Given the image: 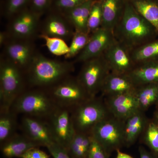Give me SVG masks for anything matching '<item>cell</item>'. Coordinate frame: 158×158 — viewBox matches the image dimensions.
<instances>
[{
	"label": "cell",
	"instance_id": "cell-1",
	"mask_svg": "<svg viewBox=\"0 0 158 158\" xmlns=\"http://www.w3.org/2000/svg\"><path fill=\"white\" fill-rule=\"evenodd\" d=\"M116 40L130 51L158 38L155 28L127 0L123 14L114 31Z\"/></svg>",
	"mask_w": 158,
	"mask_h": 158
},
{
	"label": "cell",
	"instance_id": "cell-2",
	"mask_svg": "<svg viewBox=\"0 0 158 158\" xmlns=\"http://www.w3.org/2000/svg\"><path fill=\"white\" fill-rule=\"evenodd\" d=\"M74 69L71 62L52 60L35 54L25 72L31 86L48 89L68 77Z\"/></svg>",
	"mask_w": 158,
	"mask_h": 158
},
{
	"label": "cell",
	"instance_id": "cell-3",
	"mask_svg": "<svg viewBox=\"0 0 158 158\" xmlns=\"http://www.w3.org/2000/svg\"><path fill=\"white\" fill-rule=\"evenodd\" d=\"M46 89L25 90L15 101L11 110L17 114L46 120L58 107Z\"/></svg>",
	"mask_w": 158,
	"mask_h": 158
},
{
	"label": "cell",
	"instance_id": "cell-4",
	"mask_svg": "<svg viewBox=\"0 0 158 158\" xmlns=\"http://www.w3.org/2000/svg\"><path fill=\"white\" fill-rule=\"evenodd\" d=\"M23 71L6 58L0 62V111L11 110L15 101L25 90Z\"/></svg>",
	"mask_w": 158,
	"mask_h": 158
},
{
	"label": "cell",
	"instance_id": "cell-5",
	"mask_svg": "<svg viewBox=\"0 0 158 158\" xmlns=\"http://www.w3.org/2000/svg\"><path fill=\"white\" fill-rule=\"evenodd\" d=\"M76 132L90 135L96 125L110 115L104 99L95 97L71 109Z\"/></svg>",
	"mask_w": 158,
	"mask_h": 158
},
{
	"label": "cell",
	"instance_id": "cell-6",
	"mask_svg": "<svg viewBox=\"0 0 158 158\" xmlns=\"http://www.w3.org/2000/svg\"><path fill=\"white\" fill-rule=\"evenodd\" d=\"M110 67L104 55L83 62L77 77L90 98L95 97L106 77L110 73Z\"/></svg>",
	"mask_w": 158,
	"mask_h": 158
},
{
	"label": "cell",
	"instance_id": "cell-7",
	"mask_svg": "<svg viewBox=\"0 0 158 158\" xmlns=\"http://www.w3.org/2000/svg\"><path fill=\"white\" fill-rule=\"evenodd\" d=\"M90 135L102 145L107 153L113 150H116L125 143L124 121L110 114L95 126Z\"/></svg>",
	"mask_w": 158,
	"mask_h": 158
},
{
	"label": "cell",
	"instance_id": "cell-8",
	"mask_svg": "<svg viewBox=\"0 0 158 158\" xmlns=\"http://www.w3.org/2000/svg\"><path fill=\"white\" fill-rule=\"evenodd\" d=\"M46 90L58 106L70 110L90 98L77 78L68 77Z\"/></svg>",
	"mask_w": 158,
	"mask_h": 158
},
{
	"label": "cell",
	"instance_id": "cell-9",
	"mask_svg": "<svg viewBox=\"0 0 158 158\" xmlns=\"http://www.w3.org/2000/svg\"><path fill=\"white\" fill-rule=\"evenodd\" d=\"M55 142L67 150L76 134L70 109L58 107L47 119Z\"/></svg>",
	"mask_w": 158,
	"mask_h": 158
},
{
	"label": "cell",
	"instance_id": "cell-10",
	"mask_svg": "<svg viewBox=\"0 0 158 158\" xmlns=\"http://www.w3.org/2000/svg\"><path fill=\"white\" fill-rule=\"evenodd\" d=\"M40 16L29 7L20 11L11 19L8 36L11 39L30 40L37 32Z\"/></svg>",
	"mask_w": 158,
	"mask_h": 158
},
{
	"label": "cell",
	"instance_id": "cell-11",
	"mask_svg": "<svg viewBox=\"0 0 158 158\" xmlns=\"http://www.w3.org/2000/svg\"><path fill=\"white\" fill-rule=\"evenodd\" d=\"M115 40L113 31L100 28L91 34L88 44L77 56L76 61L83 63L103 55Z\"/></svg>",
	"mask_w": 158,
	"mask_h": 158
},
{
	"label": "cell",
	"instance_id": "cell-12",
	"mask_svg": "<svg viewBox=\"0 0 158 158\" xmlns=\"http://www.w3.org/2000/svg\"><path fill=\"white\" fill-rule=\"evenodd\" d=\"M103 55L112 72L128 74L136 66L131 51L116 40Z\"/></svg>",
	"mask_w": 158,
	"mask_h": 158
},
{
	"label": "cell",
	"instance_id": "cell-13",
	"mask_svg": "<svg viewBox=\"0 0 158 158\" xmlns=\"http://www.w3.org/2000/svg\"><path fill=\"white\" fill-rule=\"evenodd\" d=\"M30 40L11 39L4 47L5 58L26 72L35 56L34 46Z\"/></svg>",
	"mask_w": 158,
	"mask_h": 158
},
{
	"label": "cell",
	"instance_id": "cell-14",
	"mask_svg": "<svg viewBox=\"0 0 158 158\" xmlns=\"http://www.w3.org/2000/svg\"><path fill=\"white\" fill-rule=\"evenodd\" d=\"M135 91L106 97L104 100L110 114L115 118L125 121L140 110Z\"/></svg>",
	"mask_w": 158,
	"mask_h": 158
},
{
	"label": "cell",
	"instance_id": "cell-15",
	"mask_svg": "<svg viewBox=\"0 0 158 158\" xmlns=\"http://www.w3.org/2000/svg\"><path fill=\"white\" fill-rule=\"evenodd\" d=\"M21 127L24 135L39 146L47 147L55 142L46 120L24 116Z\"/></svg>",
	"mask_w": 158,
	"mask_h": 158
},
{
	"label": "cell",
	"instance_id": "cell-16",
	"mask_svg": "<svg viewBox=\"0 0 158 158\" xmlns=\"http://www.w3.org/2000/svg\"><path fill=\"white\" fill-rule=\"evenodd\" d=\"M42 27V34L66 40L72 38L75 31L65 16L58 11L50 9Z\"/></svg>",
	"mask_w": 158,
	"mask_h": 158
},
{
	"label": "cell",
	"instance_id": "cell-17",
	"mask_svg": "<svg viewBox=\"0 0 158 158\" xmlns=\"http://www.w3.org/2000/svg\"><path fill=\"white\" fill-rule=\"evenodd\" d=\"M136 89L137 87L128 75L110 72L105 79L100 92L102 96L106 98L134 92Z\"/></svg>",
	"mask_w": 158,
	"mask_h": 158
},
{
	"label": "cell",
	"instance_id": "cell-18",
	"mask_svg": "<svg viewBox=\"0 0 158 158\" xmlns=\"http://www.w3.org/2000/svg\"><path fill=\"white\" fill-rule=\"evenodd\" d=\"M127 0H100L102 12L101 27L114 31L121 19Z\"/></svg>",
	"mask_w": 158,
	"mask_h": 158
},
{
	"label": "cell",
	"instance_id": "cell-19",
	"mask_svg": "<svg viewBox=\"0 0 158 158\" xmlns=\"http://www.w3.org/2000/svg\"><path fill=\"white\" fill-rule=\"evenodd\" d=\"M1 144L2 153L8 158H20L29 149L39 146L24 134L17 133Z\"/></svg>",
	"mask_w": 158,
	"mask_h": 158
},
{
	"label": "cell",
	"instance_id": "cell-20",
	"mask_svg": "<svg viewBox=\"0 0 158 158\" xmlns=\"http://www.w3.org/2000/svg\"><path fill=\"white\" fill-rule=\"evenodd\" d=\"M128 75L137 88L147 84L158 83V61L137 65Z\"/></svg>",
	"mask_w": 158,
	"mask_h": 158
},
{
	"label": "cell",
	"instance_id": "cell-21",
	"mask_svg": "<svg viewBox=\"0 0 158 158\" xmlns=\"http://www.w3.org/2000/svg\"><path fill=\"white\" fill-rule=\"evenodd\" d=\"M94 0H88L74 9L62 13L73 26L75 31L89 34L88 20L91 6Z\"/></svg>",
	"mask_w": 158,
	"mask_h": 158
},
{
	"label": "cell",
	"instance_id": "cell-22",
	"mask_svg": "<svg viewBox=\"0 0 158 158\" xmlns=\"http://www.w3.org/2000/svg\"><path fill=\"white\" fill-rule=\"evenodd\" d=\"M143 112L138 110L125 120V139L126 144H132L144 131L148 122Z\"/></svg>",
	"mask_w": 158,
	"mask_h": 158
},
{
	"label": "cell",
	"instance_id": "cell-23",
	"mask_svg": "<svg viewBox=\"0 0 158 158\" xmlns=\"http://www.w3.org/2000/svg\"><path fill=\"white\" fill-rule=\"evenodd\" d=\"M136 11L155 28L158 34V0H129Z\"/></svg>",
	"mask_w": 158,
	"mask_h": 158
},
{
	"label": "cell",
	"instance_id": "cell-24",
	"mask_svg": "<svg viewBox=\"0 0 158 158\" xmlns=\"http://www.w3.org/2000/svg\"><path fill=\"white\" fill-rule=\"evenodd\" d=\"M131 55L136 65L158 61V38L131 51Z\"/></svg>",
	"mask_w": 158,
	"mask_h": 158
},
{
	"label": "cell",
	"instance_id": "cell-25",
	"mask_svg": "<svg viewBox=\"0 0 158 158\" xmlns=\"http://www.w3.org/2000/svg\"><path fill=\"white\" fill-rule=\"evenodd\" d=\"M135 94L140 110L144 111L158 101V83L137 87Z\"/></svg>",
	"mask_w": 158,
	"mask_h": 158
},
{
	"label": "cell",
	"instance_id": "cell-26",
	"mask_svg": "<svg viewBox=\"0 0 158 158\" xmlns=\"http://www.w3.org/2000/svg\"><path fill=\"white\" fill-rule=\"evenodd\" d=\"M17 114L11 110L0 111V142L2 144L16 134Z\"/></svg>",
	"mask_w": 158,
	"mask_h": 158
},
{
	"label": "cell",
	"instance_id": "cell-27",
	"mask_svg": "<svg viewBox=\"0 0 158 158\" xmlns=\"http://www.w3.org/2000/svg\"><path fill=\"white\" fill-rule=\"evenodd\" d=\"M90 37V34L75 31L69 46V52L65 56V59H71L77 56L87 45Z\"/></svg>",
	"mask_w": 158,
	"mask_h": 158
},
{
	"label": "cell",
	"instance_id": "cell-28",
	"mask_svg": "<svg viewBox=\"0 0 158 158\" xmlns=\"http://www.w3.org/2000/svg\"><path fill=\"white\" fill-rule=\"evenodd\" d=\"M40 38L43 39L49 51L55 56H65L69 52V46L64 40L61 38L49 37L41 34Z\"/></svg>",
	"mask_w": 158,
	"mask_h": 158
},
{
	"label": "cell",
	"instance_id": "cell-29",
	"mask_svg": "<svg viewBox=\"0 0 158 158\" xmlns=\"http://www.w3.org/2000/svg\"><path fill=\"white\" fill-rule=\"evenodd\" d=\"M102 12L100 0L94 1L88 20V28L89 34L101 27L102 23Z\"/></svg>",
	"mask_w": 158,
	"mask_h": 158
},
{
	"label": "cell",
	"instance_id": "cell-30",
	"mask_svg": "<svg viewBox=\"0 0 158 158\" xmlns=\"http://www.w3.org/2000/svg\"><path fill=\"white\" fill-rule=\"evenodd\" d=\"M144 141L153 151L158 153V123L148 122L144 129Z\"/></svg>",
	"mask_w": 158,
	"mask_h": 158
},
{
	"label": "cell",
	"instance_id": "cell-31",
	"mask_svg": "<svg viewBox=\"0 0 158 158\" xmlns=\"http://www.w3.org/2000/svg\"><path fill=\"white\" fill-rule=\"evenodd\" d=\"M31 0H6L4 6V14L11 19L15 15L28 8Z\"/></svg>",
	"mask_w": 158,
	"mask_h": 158
},
{
	"label": "cell",
	"instance_id": "cell-32",
	"mask_svg": "<svg viewBox=\"0 0 158 158\" xmlns=\"http://www.w3.org/2000/svg\"><path fill=\"white\" fill-rule=\"evenodd\" d=\"M85 134L76 133L67 150L73 158H88V155L82 147V142Z\"/></svg>",
	"mask_w": 158,
	"mask_h": 158
},
{
	"label": "cell",
	"instance_id": "cell-33",
	"mask_svg": "<svg viewBox=\"0 0 158 158\" xmlns=\"http://www.w3.org/2000/svg\"><path fill=\"white\" fill-rule=\"evenodd\" d=\"M88 0H54L51 9L61 13L77 7Z\"/></svg>",
	"mask_w": 158,
	"mask_h": 158
},
{
	"label": "cell",
	"instance_id": "cell-34",
	"mask_svg": "<svg viewBox=\"0 0 158 158\" xmlns=\"http://www.w3.org/2000/svg\"><path fill=\"white\" fill-rule=\"evenodd\" d=\"M54 1V0H31L29 7L41 16L50 10Z\"/></svg>",
	"mask_w": 158,
	"mask_h": 158
},
{
	"label": "cell",
	"instance_id": "cell-35",
	"mask_svg": "<svg viewBox=\"0 0 158 158\" xmlns=\"http://www.w3.org/2000/svg\"><path fill=\"white\" fill-rule=\"evenodd\" d=\"M107 153L102 145L91 137L88 158H107Z\"/></svg>",
	"mask_w": 158,
	"mask_h": 158
},
{
	"label": "cell",
	"instance_id": "cell-36",
	"mask_svg": "<svg viewBox=\"0 0 158 158\" xmlns=\"http://www.w3.org/2000/svg\"><path fill=\"white\" fill-rule=\"evenodd\" d=\"M47 148L53 158H73L67 150L56 142L50 144Z\"/></svg>",
	"mask_w": 158,
	"mask_h": 158
},
{
	"label": "cell",
	"instance_id": "cell-37",
	"mask_svg": "<svg viewBox=\"0 0 158 158\" xmlns=\"http://www.w3.org/2000/svg\"><path fill=\"white\" fill-rule=\"evenodd\" d=\"M20 158H50L45 152L38 149L37 147L33 148L21 156Z\"/></svg>",
	"mask_w": 158,
	"mask_h": 158
},
{
	"label": "cell",
	"instance_id": "cell-38",
	"mask_svg": "<svg viewBox=\"0 0 158 158\" xmlns=\"http://www.w3.org/2000/svg\"><path fill=\"white\" fill-rule=\"evenodd\" d=\"M9 37L7 33L4 32H1L0 33V45L1 46L5 45L7 42V38Z\"/></svg>",
	"mask_w": 158,
	"mask_h": 158
},
{
	"label": "cell",
	"instance_id": "cell-39",
	"mask_svg": "<svg viewBox=\"0 0 158 158\" xmlns=\"http://www.w3.org/2000/svg\"><path fill=\"white\" fill-rule=\"evenodd\" d=\"M139 152L140 158H153L149 153L148 152L143 148L140 147Z\"/></svg>",
	"mask_w": 158,
	"mask_h": 158
},
{
	"label": "cell",
	"instance_id": "cell-40",
	"mask_svg": "<svg viewBox=\"0 0 158 158\" xmlns=\"http://www.w3.org/2000/svg\"><path fill=\"white\" fill-rule=\"evenodd\" d=\"M116 152H117L116 158H133L129 155L121 152L119 149L116 150Z\"/></svg>",
	"mask_w": 158,
	"mask_h": 158
},
{
	"label": "cell",
	"instance_id": "cell-41",
	"mask_svg": "<svg viewBox=\"0 0 158 158\" xmlns=\"http://www.w3.org/2000/svg\"><path fill=\"white\" fill-rule=\"evenodd\" d=\"M155 118L156 121L158 123V111H157V112H156L155 114Z\"/></svg>",
	"mask_w": 158,
	"mask_h": 158
},
{
	"label": "cell",
	"instance_id": "cell-42",
	"mask_svg": "<svg viewBox=\"0 0 158 158\" xmlns=\"http://www.w3.org/2000/svg\"><path fill=\"white\" fill-rule=\"evenodd\" d=\"M156 103L157 110V111H158V102H157Z\"/></svg>",
	"mask_w": 158,
	"mask_h": 158
}]
</instances>
